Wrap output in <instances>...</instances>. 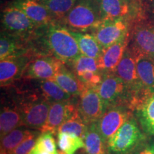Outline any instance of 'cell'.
I'll list each match as a JSON object with an SVG mask.
<instances>
[{"label": "cell", "instance_id": "cell-9", "mask_svg": "<svg viewBox=\"0 0 154 154\" xmlns=\"http://www.w3.org/2000/svg\"><path fill=\"white\" fill-rule=\"evenodd\" d=\"M128 109L121 106L108 108L96 122L100 134L106 144L121 126L131 116Z\"/></svg>", "mask_w": 154, "mask_h": 154}, {"label": "cell", "instance_id": "cell-38", "mask_svg": "<svg viewBox=\"0 0 154 154\" xmlns=\"http://www.w3.org/2000/svg\"><path fill=\"white\" fill-rule=\"evenodd\" d=\"M124 1L127 2H129V3H131V1H133V0H124Z\"/></svg>", "mask_w": 154, "mask_h": 154}, {"label": "cell", "instance_id": "cell-3", "mask_svg": "<svg viewBox=\"0 0 154 154\" xmlns=\"http://www.w3.org/2000/svg\"><path fill=\"white\" fill-rule=\"evenodd\" d=\"M17 104L22 112L24 126L41 131L47 120L51 102L35 89L25 91Z\"/></svg>", "mask_w": 154, "mask_h": 154}, {"label": "cell", "instance_id": "cell-7", "mask_svg": "<svg viewBox=\"0 0 154 154\" xmlns=\"http://www.w3.org/2000/svg\"><path fill=\"white\" fill-rule=\"evenodd\" d=\"M126 17L102 21L91 32L100 45L104 49L116 43L129 33Z\"/></svg>", "mask_w": 154, "mask_h": 154}, {"label": "cell", "instance_id": "cell-12", "mask_svg": "<svg viewBox=\"0 0 154 154\" xmlns=\"http://www.w3.org/2000/svg\"><path fill=\"white\" fill-rule=\"evenodd\" d=\"M33 55L24 54L9 57L0 61V84L6 87L22 79L25 69Z\"/></svg>", "mask_w": 154, "mask_h": 154}, {"label": "cell", "instance_id": "cell-14", "mask_svg": "<svg viewBox=\"0 0 154 154\" xmlns=\"http://www.w3.org/2000/svg\"><path fill=\"white\" fill-rule=\"evenodd\" d=\"M129 43V33L111 46L104 48L98 59L99 70L102 73H114Z\"/></svg>", "mask_w": 154, "mask_h": 154}, {"label": "cell", "instance_id": "cell-23", "mask_svg": "<svg viewBox=\"0 0 154 154\" xmlns=\"http://www.w3.org/2000/svg\"><path fill=\"white\" fill-rule=\"evenodd\" d=\"M84 140L86 154H109L107 144L100 134L96 122L88 125Z\"/></svg>", "mask_w": 154, "mask_h": 154}, {"label": "cell", "instance_id": "cell-5", "mask_svg": "<svg viewBox=\"0 0 154 154\" xmlns=\"http://www.w3.org/2000/svg\"><path fill=\"white\" fill-rule=\"evenodd\" d=\"M144 138L136 120L131 116L107 142V148L112 154H130L139 147Z\"/></svg>", "mask_w": 154, "mask_h": 154}, {"label": "cell", "instance_id": "cell-26", "mask_svg": "<svg viewBox=\"0 0 154 154\" xmlns=\"http://www.w3.org/2000/svg\"><path fill=\"white\" fill-rule=\"evenodd\" d=\"M88 125L86 124L81 116L79 110L75 111L58 129V133L65 132L76 134L84 140Z\"/></svg>", "mask_w": 154, "mask_h": 154}, {"label": "cell", "instance_id": "cell-37", "mask_svg": "<svg viewBox=\"0 0 154 154\" xmlns=\"http://www.w3.org/2000/svg\"><path fill=\"white\" fill-rule=\"evenodd\" d=\"M57 154H66L64 153V152H63V151H57Z\"/></svg>", "mask_w": 154, "mask_h": 154}, {"label": "cell", "instance_id": "cell-25", "mask_svg": "<svg viewBox=\"0 0 154 154\" xmlns=\"http://www.w3.org/2000/svg\"><path fill=\"white\" fill-rule=\"evenodd\" d=\"M49 11L57 22L68 14L77 0H37Z\"/></svg>", "mask_w": 154, "mask_h": 154}, {"label": "cell", "instance_id": "cell-8", "mask_svg": "<svg viewBox=\"0 0 154 154\" xmlns=\"http://www.w3.org/2000/svg\"><path fill=\"white\" fill-rule=\"evenodd\" d=\"M79 112L86 124L97 122L105 111V106L96 88L86 87L79 96Z\"/></svg>", "mask_w": 154, "mask_h": 154}, {"label": "cell", "instance_id": "cell-20", "mask_svg": "<svg viewBox=\"0 0 154 154\" xmlns=\"http://www.w3.org/2000/svg\"><path fill=\"white\" fill-rule=\"evenodd\" d=\"M24 126L23 117L20 109L17 104L5 106L0 115V134L1 137L15 128Z\"/></svg>", "mask_w": 154, "mask_h": 154}, {"label": "cell", "instance_id": "cell-34", "mask_svg": "<svg viewBox=\"0 0 154 154\" xmlns=\"http://www.w3.org/2000/svg\"><path fill=\"white\" fill-rule=\"evenodd\" d=\"M146 13L154 21V0H143Z\"/></svg>", "mask_w": 154, "mask_h": 154}, {"label": "cell", "instance_id": "cell-32", "mask_svg": "<svg viewBox=\"0 0 154 154\" xmlns=\"http://www.w3.org/2000/svg\"><path fill=\"white\" fill-rule=\"evenodd\" d=\"M103 74L101 72H92V71H86L78 75L79 79L82 81V82L86 87L95 88L101 84Z\"/></svg>", "mask_w": 154, "mask_h": 154}, {"label": "cell", "instance_id": "cell-35", "mask_svg": "<svg viewBox=\"0 0 154 154\" xmlns=\"http://www.w3.org/2000/svg\"><path fill=\"white\" fill-rule=\"evenodd\" d=\"M0 154H9V153L6 151V150L2 149V148H1V152H0Z\"/></svg>", "mask_w": 154, "mask_h": 154}, {"label": "cell", "instance_id": "cell-22", "mask_svg": "<svg viewBox=\"0 0 154 154\" xmlns=\"http://www.w3.org/2000/svg\"><path fill=\"white\" fill-rule=\"evenodd\" d=\"M70 32L76 39L82 54L94 58L97 60L99 59L103 48L91 34L71 30Z\"/></svg>", "mask_w": 154, "mask_h": 154}, {"label": "cell", "instance_id": "cell-30", "mask_svg": "<svg viewBox=\"0 0 154 154\" xmlns=\"http://www.w3.org/2000/svg\"><path fill=\"white\" fill-rule=\"evenodd\" d=\"M44 151L50 152V153H57V151L54 134L51 133H42L38 136L36 145L31 151L30 154H39Z\"/></svg>", "mask_w": 154, "mask_h": 154}, {"label": "cell", "instance_id": "cell-17", "mask_svg": "<svg viewBox=\"0 0 154 154\" xmlns=\"http://www.w3.org/2000/svg\"><path fill=\"white\" fill-rule=\"evenodd\" d=\"M53 81L73 96H79L86 88L73 71L67 68L66 64L63 62L59 65Z\"/></svg>", "mask_w": 154, "mask_h": 154}, {"label": "cell", "instance_id": "cell-4", "mask_svg": "<svg viewBox=\"0 0 154 154\" xmlns=\"http://www.w3.org/2000/svg\"><path fill=\"white\" fill-rule=\"evenodd\" d=\"M95 88L101 96L105 109L117 106L131 109V92L124 81L115 73H103L101 84Z\"/></svg>", "mask_w": 154, "mask_h": 154}, {"label": "cell", "instance_id": "cell-24", "mask_svg": "<svg viewBox=\"0 0 154 154\" xmlns=\"http://www.w3.org/2000/svg\"><path fill=\"white\" fill-rule=\"evenodd\" d=\"M137 111L143 130L148 134L154 135V94L146 99Z\"/></svg>", "mask_w": 154, "mask_h": 154}, {"label": "cell", "instance_id": "cell-15", "mask_svg": "<svg viewBox=\"0 0 154 154\" xmlns=\"http://www.w3.org/2000/svg\"><path fill=\"white\" fill-rule=\"evenodd\" d=\"M29 54H32L29 42L18 36L1 31L0 60Z\"/></svg>", "mask_w": 154, "mask_h": 154}, {"label": "cell", "instance_id": "cell-10", "mask_svg": "<svg viewBox=\"0 0 154 154\" xmlns=\"http://www.w3.org/2000/svg\"><path fill=\"white\" fill-rule=\"evenodd\" d=\"M61 63L51 56L34 55L25 69L22 79L53 80Z\"/></svg>", "mask_w": 154, "mask_h": 154}, {"label": "cell", "instance_id": "cell-33", "mask_svg": "<svg viewBox=\"0 0 154 154\" xmlns=\"http://www.w3.org/2000/svg\"><path fill=\"white\" fill-rule=\"evenodd\" d=\"M133 154H154V143L139 146Z\"/></svg>", "mask_w": 154, "mask_h": 154}, {"label": "cell", "instance_id": "cell-19", "mask_svg": "<svg viewBox=\"0 0 154 154\" xmlns=\"http://www.w3.org/2000/svg\"><path fill=\"white\" fill-rule=\"evenodd\" d=\"M102 21L126 17L131 11V3L124 0H96Z\"/></svg>", "mask_w": 154, "mask_h": 154}, {"label": "cell", "instance_id": "cell-1", "mask_svg": "<svg viewBox=\"0 0 154 154\" xmlns=\"http://www.w3.org/2000/svg\"><path fill=\"white\" fill-rule=\"evenodd\" d=\"M32 54L51 56L69 65L81 54L70 30L59 22L40 26L29 42Z\"/></svg>", "mask_w": 154, "mask_h": 154}, {"label": "cell", "instance_id": "cell-13", "mask_svg": "<svg viewBox=\"0 0 154 154\" xmlns=\"http://www.w3.org/2000/svg\"><path fill=\"white\" fill-rule=\"evenodd\" d=\"M77 103L78 101L74 103L73 99L69 101L51 103L47 120L41 133L49 132L54 135L58 133L59 127L78 109Z\"/></svg>", "mask_w": 154, "mask_h": 154}, {"label": "cell", "instance_id": "cell-36", "mask_svg": "<svg viewBox=\"0 0 154 154\" xmlns=\"http://www.w3.org/2000/svg\"><path fill=\"white\" fill-rule=\"evenodd\" d=\"M39 154H57V153H50V152L44 151V152H42V153H40Z\"/></svg>", "mask_w": 154, "mask_h": 154}, {"label": "cell", "instance_id": "cell-11", "mask_svg": "<svg viewBox=\"0 0 154 154\" xmlns=\"http://www.w3.org/2000/svg\"><path fill=\"white\" fill-rule=\"evenodd\" d=\"M129 40L134 51L154 59V24L138 22L129 33Z\"/></svg>", "mask_w": 154, "mask_h": 154}, {"label": "cell", "instance_id": "cell-18", "mask_svg": "<svg viewBox=\"0 0 154 154\" xmlns=\"http://www.w3.org/2000/svg\"><path fill=\"white\" fill-rule=\"evenodd\" d=\"M134 51L136 55V69L140 82L147 93L152 95L154 94V59Z\"/></svg>", "mask_w": 154, "mask_h": 154}, {"label": "cell", "instance_id": "cell-28", "mask_svg": "<svg viewBox=\"0 0 154 154\" xmlns=\"http://www.w3.org/2000/svg\"><path fill=\"white\" fill-rule=\"evenodd\" d=\"M57 140L59 149L66 154H74L77 150L85 147L82 138L70 133H58Z\"/></svg>", "mask_w": 154, "mask_h": 154}, {"label": "cell", "instance_id": "cell-29", "mask_svg": "<svg viewBox=\"0 0 154 154\" xmlns=\"http://www.w3.org/2000/svg\"><path fill=\"white\" fill-rule=\"evenodd\" d=\"M72 69L73 72L76 76L86 71H92V72H101L99 68V63L97 59L86 57L84 54L78 56L69 65Z\"/></svg>", "mask_w": 154, "mask_h": 154}, {"label": "cell", "instance_id": "cell-16", "mask_svg": "<svg viewBox=\"0 0 154 154\" xmlns=\"http://www.w3.org/2000/svg\"><path fill=\"white\" fill-rule=\"evenodd\" d=\"M11 5L24 11L28 17L39 26L56 22L49 11L37 0H14Z\"/></svg>", "mask_w": 154, "mask_h": 154}, {"label": "cell", "instance_id": "cell-27", "mask_svg": "<svg viewBox=\"0 0 154 154\" xmlns=\"http://www.w3.org/2000/svg\"><path fill=\"white\" fill-rule=\"evenodd\" d=\"M33 131V129H29V128L24 126L15 128L1 137V148L9 153L22 143L29 135L32 134Z\"/></svg>", "mask_w": 154, "mask_h": 154}, {"label": "cell", "instance_id": "cell-21", "mask_svg": "<svg viewBox=\"0 0 154 154\" xmlns=\"http://www.w3.org/2000/svg\"><path fill=\"white\" fill-rule=\"evenodd\" d=\"M36 81L37 91L51 103L69 101L72 100V98L77 97L65 91L54 81L49 79H36Z\"/></svg>", "mask_w": 154, "mask_h": 154}, {"label": "cell", "instance_id": "cell-2", "mask_svg": "<svg viewBox=\"0 0 154 154\" xmlns=\"http://www.w3.org/2000/svg\"><path fill=\"white\" fill-rule=\"evenodd\" d=\"M101 22L96 0H77L68 14L59 23L71 31L91 32Z\"/></svg>", "mask_w": 154, "mask_h": 154}, {"label": "cell", "instance_id": "cell-6", "mask_svg": "<svg viewBox=\"0 0 154 154\" xmlns=\"http://www.w3.org/2000/svg\"><path fill=\"white\" fill-rule=\"evenodd\" d=\"M1 23L2 31L29 42L40 27L24 11L11 5L5 7L2 12Z\"/></svg>", "mask_w": 154, "mask_h": 154}, {"label": "cell", "instance_id": "cell-31", "mask_svg": "<svg viewBox=\"0 0 154 154\" xmlns=\"http://www.w3.org/2000/svg\"><path fill=\"white\" fill-rule=\"evenodd\" d=\"M39 132L37 130H34L32 134L26 137L19 145L11 151L9 154H30L31 151L36 145V140L39 136Z\"/></svg>", "mask_w": 154, "mask_h": 154}]
</instances>
